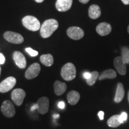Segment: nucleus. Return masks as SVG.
<instances>
[{
	"mask_svg": "<svg viewBox=\"0 0 129 129\" xmlns=\"http://www.w3.org/2000/svg\"><path fill=\"white\" fill-rule=\"evenodd\" d=\"M35 1H36L37 3H43V1H44V0H35Z\"/></svg>",
	"mask_w": 129,
	"mask_h": 129,
	"instance_id": "obj_34",
	"label": "nucleus"
},
{
	"mask_svg": "<svg viewBox=\"0 0 129 129\" xmlns=\"http://www.w3.org/2000/svg\"><path fill=\"white\" fill-rule=\"evenodd\" d=\"M25 50L30 56H32V57H35V56H37L38 54V51L32 49L31 48H29V47L26 48Z\"/></svg>",
	"mask_w": 129,
	"mask_h": 129,
	"instance_id": "obj_24",
	"label": "nucleus"
},
{
	"mask_svg": "<svg viewBox=\"0 0 129 129\" xmlns=\"http://www.w3.org/2000/svg\"><path fill=\"white\" fill-rule=\"evenodd\" d=\"M67 35L70 38L74 40H79L83 38L84 32L81 28L77 26H72L68 29Z\"/></svg>",
	"mask_w": 129,
	"mask_h": 129,
	"instance_id": "obj_9",
	"label": "nucleus"
},
{
	"mask_svg": "<svg viewBox=\"0 0 129 129\" xmlns=\"http://www.w3.org/2000/svg\"><path fill=\"white\" fill-rule=\"evenodd\" d=\"M4 39L13 44H21L24 41V38L20 34L12 31H6L4 34Z\"/></svg>",
	"mask_w": 129,
	"mask_h": 129,
	"instance_id": "obj_5",
	"label": "nucleus"
},
{
	"mask_svg": "<svg viewBox=\"0 0 129 129\" xmlns=\"http://www.w3.org/2000/svg\"><path fill=\"white\" fill-rule=\"evenodd\" d=\"M22 23L26 28L31 31H37L40 29V21L34 16H26L22 19Z\"/></svg>",
	"mask_w": 129,
	"mask_h": 129,
	"instance_id": "obj_3",
	"label": "nucleus"
},
{
	"mask_svg": "<svg viewBox=\"0 0 129 129\" xmlns=\"http://www.w3.org/2000/svg\"><path fill=\"white\" fill-rule=\"evenodd\" d=\"M128 103H129V91H128Z\"/></svg>",
	"mask_w": 129,
	"mask_h": 129,
	"instance_id": "obj_35",
	"label": "nucleus"
},
{
	"mask_svg": "<svg viewBox=\"0 0 129 129\" xmlns=\"http://www.w3.org/2000/svg\"><path fill=\"white\" fill-rule=\"evenodd\" d=\"M59 23L55 19H50L46 20L40 28V34L44 38H47L57 29Z\"/></svg>",
	"mask_w": 129,
	"mask_h": 129,
	"instance_id": "obj_1",
	"label": "nucleus"
},
{
	"mask_svg": "<svg viewBox=\"0 0 129 129\" xmlns=\"http://www.w3.org/2000/svg\"><path fill=\"white\" fill-rule=\"evenodd\" d=\"M124 88L122 83H119L118 84L117 91H116L115 98H114V101L116 103H120L123 99L124 96Z\"/></svg>",
	"mask_w": 129,
	"mask_h": 129,
	"instance_id": "obj_18",
	"label": "nucleus"
},
{
	"mask_svg": "<svg viewBox=\"0 0 129 129\" xmlns=\"http://www.w3.org/2000/svg\"><path fill=\"white\" fill-rule=\"evenodd\" d=\"M1 111L3 115L8 118L13 117L16 114L14 105L13 104L12 102L8 100L4 101L3 102L1 107Z\"/></svg>",
	"mask_w": 129,
	"mask_h": 129,
	"instance_id": "obj_4",
	"label": "nucleus"
},
{
	"mask_svg": "<svg viewBox=\"0 0 129 129\" xmlns=\"http://www.w3.org/2000/svg\"><path fill=\"white\" fill-rule=\"evenodd\" d=\"M64 106H65V105H64V103L63 102H59V104H58V107L60 109H64Z\"/></svg>",
	"mask_w": 129,
	"mask_h": 129,
	"instance_id": "obj_28",
	"label": "nucleus"
},
{
	"mask_svg": "<svg viewBox=\"0 0 129 129\" xmlns=\"http://www.w3.org/2000/svg\"><path fill=\"white\" fill-rule=\"evenodd\" d=\"M73 0H57L56 3V8L61 12H67L72 7Z\"/></svg>",
	"mask_w": 129,
	"mask_h": 129,
	"instance_id": "obj_14",
	"label": "nucleus"
},
{
	"mask_svg": "<svg viewBox=\"0 0 129 129\" xmlns=\"http://www.w3.org/2000/svg\"><path fill=\"white\" fill-rule=\"evenodd\" d=\"M13 60L16 65L20 69H24L26 67V60L23 53L20 51H14L13 55Z\"/></svg>",
	"mask_w": 129,
	"mask_h": 129,
	"instance_id": "obj_12",
	"label": "nucleus"
},
{
	"mask_svg": "<svg viewBox=\"0 0 129 129\" xmlns=\"http://www.w3.org/2000/svg\"><path fill=\"white\" fill-rule=\"evenodd\" d=\"M40 71H41V67L40 64L38 63H34L28 68L26 71L25 72V76L28 80H31L36 78L39 75Z\"/></svg>",
	"mask_w": 129,
	"mask_h": 129,
	"instance_id": "obj_8",
	"label": "nucleus"
},
{
	"mask_svg": "<svg viewBox=\"0 0 129 129\" xmlns=\"http://www.w3.org/2000/svg\"><path fill=\"white\" fill-rule=\"evenodd\" d=\"M1 68L0 67V75H1Z\"/></svg>",
	"mask_w": 129,
	"mask_h": 129,
	"instance_id": "obj_37",
	"label": "nucleus"
},
{
	"mask_svg": "<svg viewBox=\"0 0 129 129\" xmlns=\"http://www.w3.org/2000/svg\"><path fill=\"white\" fill-rule=\"evenodd\" d=\"M127 32H128V33L129 34V25L128 26V28H127Z\"/></svg>",
	"mask_w": 129,
	"mask_h": 129,
	"instance_id": "obj_36",
	"label": "nucleus"
},
{
	"mask_svg": "<svg viewBox=\"0 0 129 129\" xmlns=\"http://www.w3.org/2000/svg\"><path fill=\"white\" fill-rule=\"evenodd\" d=\"M114 64L117 71L120 75H124L127 72L126 63L122 60V57L118 56L115 57L114 60Z\"/></svg>",
	"mask_w": 129,
	"mask_h": 129,
	"instance_id": "obj_11",
	"label": "nucleus"
},
{
	"mask_svg": "<svg viewBox=\"0 0 129 129\" xmlns=\"http://www.w3.org/2000/svg\"><path fill=\"white\" fill-rule=\"evenodd\" d=\"M38 111L41 114H46L49 109V99L47 97H42L38 100Z\"/></svg>",
	"mask_w": 129,
	"mask_h": 129,
	"instance_id": "obj_10",
	"label": "nucleus"
},
{
	"mask_svg": "<svg viewBox=\"0 0 129 129\" xmlns=\"http://www.w3.org/2000/svg\"><path fill=\"white\" fill-rule=\"evenodd\" d=\"M35 109H38V105H37V104L34 105L32 106V108H31V110H32V111L35 110Z\"/></svg>",
	"mask_w": 129,
	"mask_h": 129,
	"instance_id": "obj_32",
	"label": "nucleus"
},
{
	"mask_svg": "<svg viewBox=\"0 0 129 129\" xmlns=\"http://www.w3.org/2000/svg\"><path fill=\"white\" fill-rule=\"evenodd\" d=\"M98 116H99L100 120H103L104 118V112L103 111H100V112L98 113Z\"/></svg>",
	"mask_w": 129,
	"mask_h": 129,
	"instance_id": "obj_29",
	"label": "nucleus"
},
{
	"mask_svg": "<svg viewBox=\"0 0 129 129\" xmlns=\"http://www.w3.org/2000/svg\"><path fill=\"white\" fill-rule=\"evenodd\" d=\"M5 60H6V59H5L4 56L3 55L2 53H0V64H4Z\"/></svg>",
	"mask_w": 129,
	"mask_h": 129,
	"instance_id": "obj_26",
	"label": "nucleus"
},
{
	"mask_svg": "<svg viewBox=\"0 0 129 129\" xmlns=\"http://www.w3.org/2000/svg\"><path fill=\"white\" fill-rule=\"evenodd\" d=\"M59 117V114H55V115H53V118H57Z\"/></svg>",
	"mask_w": 129,
	"mask_h": 129,
	"instance_id": "obj_33",
	"label": "nucleus"
},
{
	"mask_svg": "<svg viewBox=\"0 0 129 129\" xmlns=\"http://www.w3.org/2000/svg\"><path fill=\"white\" fill-rule=\"evenodd\" d=\"M117 77V73L113 69H107V70L104 71L101 75L99 76L98 79L101 80H106V79H114Z\"/></svg>",
	"mask_w": 129,
	"mask_h": 129,
	"instance_id": "obj_19",
	"label": "nucleus"
},
{
	"mask_svg": "<svg viewBox=\"0 0 129 129\" xmlns=\"http://www.w3.org/2000/svg\"><path fill=\"white\" fill-rule=\"evenodd\" d=\"M54 92L57 96H60L65 92L67 89V85L64 83L60 81H56L54 83Z\"/></svg>",
	"mask_w": 129,
	"mask_h": 129,
	"instance_id": "obj_17",
	"label": "nucleus"
},
{
	"mask_svg": "<svg viewBox=\"0 0 129 129\" xmlns=\"http://www.w3.org/2000/svg\"><path fill=\"white\" fill-rule=\"evenodd\" d=\"M99 72L98 71H93L91 73V75L90 77L88 80H86L87 83L88 85H93L94 84L96 83V80H98V78H99Z\"/></svg>",
	"mask_w": 129,
	"mask_h": 129,
	"instance_id": "obj_22",
	"label": "nucleus"
},
{
	"mask_svg": "<svg viewBox=\"0 0 129 129\" xmlns=\"http://www.w3.org/2000/svg\"><path fill=\"white\" fill-rule=\"evenodd\" d=\"M101 15V8L96 4H93L88 9V16L92 19H98Z\"/></svg>",
	"mask_w": 129,
	"mask_h": 129,
	"instance_id": "obj_15",
	"label": "nucleus"
},
{
	"mask_svg": "<svg viewBox=\"0 0 129 129\" xmlns=\"http://www.w3.org/2000/svg\"><path fill=\"white\" fill-rule=\"evenodd\" d=\"M80 94L78 91L75 90H72L69 92L67 95V100L68 103L71 105H75L78 101H80Z\"/></svg>",
	"mask_w": 129,
	"mask_h": 129,
	"instance_id": "obj_16",
	"label": "nucleus"
},
{
	"mask_svg": "<svg viewBox=\"0 0 129 129\" xmlns=\"http://www.w3.org/2000/svg\"><path fill=\"white\" fill-rule=\"evenodd\" d=\"M40 61L46 67H50L53 65L54 63V59L51 54H43L40 57Z\"/></svg>",
	"mask_w": 129,
	"mask_h": 129,
	"instance_id": "obj_20",
	"label": "nucleus"
},
{
	"mask_svg": "<svg viewBox=\"0 0 129 129\" xmlns=\"http://www.w3.org/2000/svg\"><path fill=\"white\" fill-rule=\"evenodd\" d=\"M61 76L68 81L74 80L76 77L77 71L75 65L72 63H67L61 69Z\"/></svg>",
	"mask_w": 129,
	"mask_h": 129,
	"instance_id": "obj_2",
	"label": "nucleus"
},
{
	"mask_svg": "<svg viewBox=\"0 0 129 129\" xmlns=\"http://www.w3.org/2000/svg\"><path fill=\"white\" fill-rule=\"evenodd\" d=\"M127 114L126 112H122V114L120 115V119L121 123L127 120Z\"/></svg>",
	"mask_w": 129,
	"mask_h": 129,
	"instance_id": "obj_25",
	"label": "nucleus"
},
{
	"mask_svg": "<svg viewBox=\"0 0 129 129\" xmlns=\"http://www.w3.org/2000/svg\"><path fill=\"white\" fill-rule=\"evenodd\" d=\"M90 75H91V73L88 72H85L83 74V77L85 79V80H88V79L90 77Z\"/></svg>",
	"mask_w": 129,
	"mask_h": 129,
	"instance_id": "obj_27",
	"label": "nucleus"
},
{
	"mask_svg": "<svg viewBox=\"0 0 129 129\" xmlns=\"http://www.w3.org/2000/svg\"><path fill=\"white\" fill-rule=\"evenodd\" d=\"M16 84V79L13 77H9L0 83V92L7 93L14 87Z\"/></svg>",
	"mask_w": 129,
	"mask_h": 129,
	"instance_id": "obj_6",
	"label": "nucleus"
},
{
	"mask_svg": "<svg viewBox=\"0 0 129 129\" xmlns=\"http://www.w3.org/2000/svg\"><path fill=\"white\" fill-rule=\"evenodd\" d=\"M112 30L111 25L106 22L99 23L96 27V32L101 36H106L109 35Z\"/></svg>",
	"mask_w": 129,
	"mask_h": 129,
	"instance_id": "obj_13",
	"label": "nucleus"
},
{
	"mask_svg": "<svg viewBox=\"0 0 129 129\" xmlns=\"http://www.w3.org/2000/svg\"><path fill=\"white\" fill-rule=\"evenodd\" d=\"M121 1L124 4H125V5L129 4V0H121Z\"/></svg>",
	"mask_w": 129,
	"mask_h": 129,
	"instance_id": "obj_31",
	"label": "nucleus"
},
{
	"mask_svg": "<svg viewBox=\"0 0 129 129\" xmlns=\"http://www.w3.org/2000/svg\"><path fill=\"white\" fill-rule=\"evenodd\" d=\"M121 57L126 64H129V48L124 47L121 49Z\"/></svg>",
	"mask_w": 129,
	"mask_h": 129,
	"instance_id": "obj_23",
	"label": "nucleus"
},
{
	"mask_svg": "<svg viewBox=\"0 0 129 129\" xmlns=\"http://www.w3.org/2000/svg\"><path fill=\"white\" fill-rule=\"evenodd\" d=\"M11 96L12 101L16 105L21 106L26 96V93L25 90L22 88H16L12 91Z\"/></svg>",
	"mask_w": 129,
	"mask_h": 129,
	"instance_id": "obj_7",
	"label": "nucleus"
},
{
	"mask_svg": "<svg viewBox=\"0 0 129 129\" xmlns=\"http://www.w3.org/2000/svg\"><path fill=\"white\" fill-rule=\"evenodd\" d=\"M121 124L120 119V115H114L111 117L107 121V124L111 127H117Z\"/></svg>",
	"mask_w": 129,
	"mask_h": 129,
	"instance_id": "obj_21",
	"label": "nucleus"
},
{
	"mask_svg": "<svg viewBox=\"0 0 129 129\" xmlns=\"http://www.w3.org/2000/svg\"><path fill=\"white\" fill-rule=\"evenodd\" d=\"M89 1L90 0H79V1H80L81 3H82V4H84L88 3L89 2Z\"/></svg>",
	"mask_w": 129,
	"mask_h": 129,
	"instance_id": "obj_30",
	"label": "nucleus"
}]
</instances>
